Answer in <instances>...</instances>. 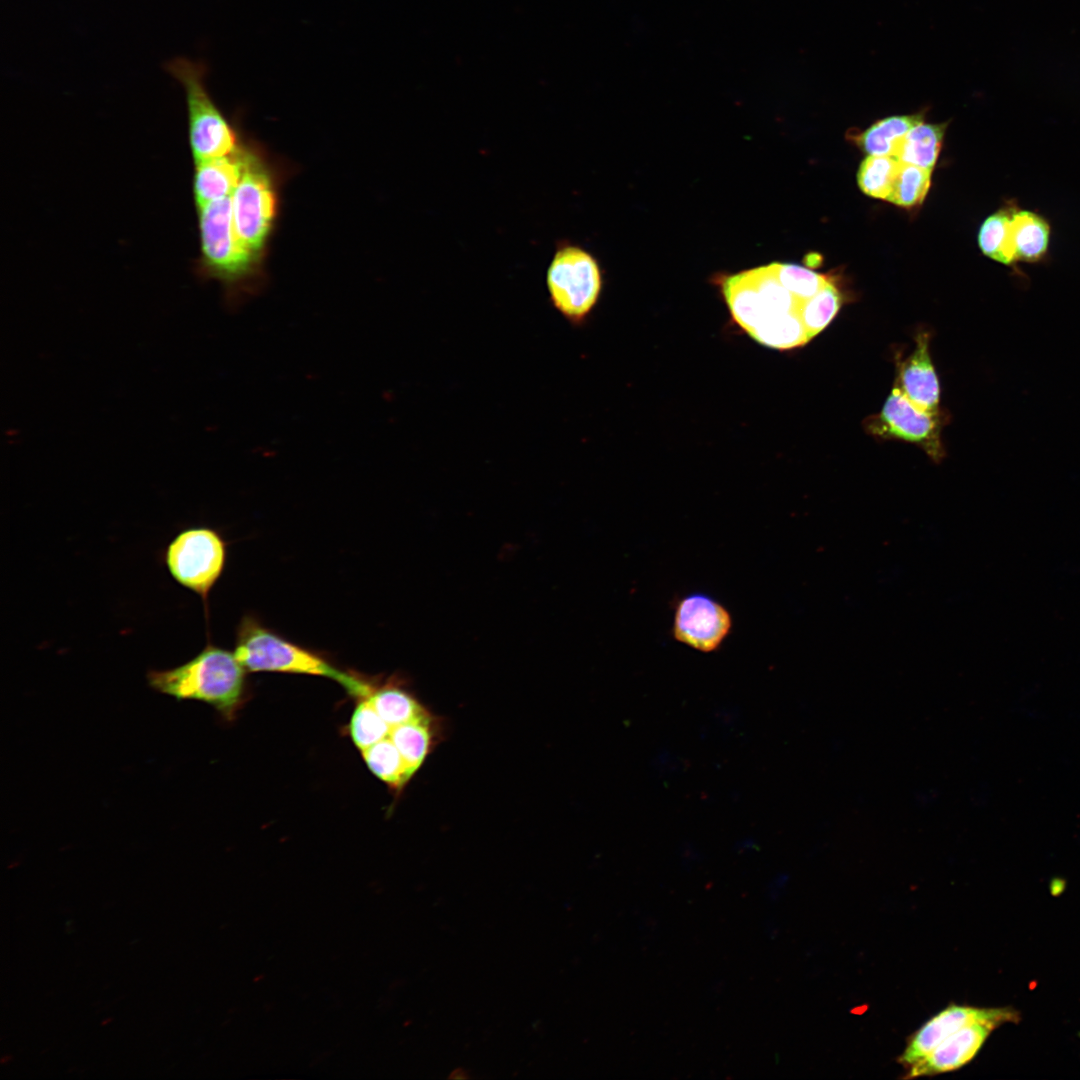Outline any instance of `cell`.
Segmentation results:
<instances>
[{"mask_svg":"<svg viewBox=\"0 0 1080 1080\" xmlns=\"http://www.w3.org/2000/svg\"><path fill=\"white\" fill-rule=\"evenodd\" d=\"M163 67L185 91L189 140L195 163L236 151L240 146L237 135L206 87V63L178 56L166 61Z\"/></svg>","mask_w":1080,"mask_h":1080,"instance_id":"4","label":"cell"},{"mask_svg":"<svg viewBox=\"0 0 1080 1080\" xmlns=\"http://www.w3.org/2000/svg\"><path fill=\"white\" fill-rule=\"evenodd\" d=\"M1011 211L1007 207L993 213L982 223L978 245L982 253L1004 265L1017 262L1011 233Z\"/></svg>","mask_w":1080,"mask_h":1080,"instance_id":"21","label":"cell"},{"mask_svg":"<svg viewBox=\"0 0 1080 1080\" xmlns=\"http://www.w3.org/2000/svg\"><path fill=\"white\" fill-rule=\"evenodd\" d=\"M391 729L367 698L359 700L351 716L349 733L360 751L389 737Z\"/></svg>","mask_w":1080,"mask_h":1080,"instance_id":"26","label":"cell"},{"mask_svg":"<svg viewBox=\"0 0 1080 1080\" xmlns=\"http://www.w3.org/2000/svg\"><path fill=\"white\" fill-rule=\"evenodd\" d=\"M723 294L734 320L747 333L770 320L798 313L799 301L779 282L770 264L728 277Z\"/></svg>","mask_w":1080,"mask_h":1080,"instance_id":"8","label":"cell"},{"mask_svg":"<svg viewBox=\"0 0 1080 1080\" xmlns=\"http://www.w3.org/2000/svg\"><path fill=\"white\" fill-rule=\"evenodd\" d=\"M924 121L922 113L890 116L878 120L858 136V145L868 155L894 156L900 140Z\"/></svg>","mask_w":1080,"mask_h":1080,"instance_id":"19","label":"cell"},{"mask_svg":"<svg viewBox=\"0 0 1080 1080\" xmlns=\"http://www.w3.org/2000/svg\"><path fill=\"white\" fill-rule=\"evenodd\" d=\"M899 166L894 156L868 155L857 172L859 188L870 197L887 200Z\"/></svg>","mask_w":1080,"mask_h":1080,"instance_id":"24","label":"cell"},{"mask_svg":"<svg viewBox=\"0 0 1080 1080\" xmlns=\"http://www.w3.org/2000/svg\"><path fill=\"white\" fill-rule=\"evenodd\" d=\"M941 426L939 415L918 408L896 386L881 411L864 421L865 430L872 436L916 444L936 463L945 456Z\"/></svg>","mask_w":1080,"mask_h":1080,"instance_id":"9","label":"cell"},{"mask_svg":"<svg viewBox=\"0 0 1080 1080\" xmlns=\"http://www.w3.org/2000/svg\"><path fill=\"white\" fill-rule=\"evenodd\" d=\"M931 172L932 170L922 167L900 163L887 201L904 208L921 204L930 187Z\"/></svg>","mask_w":1080,"mask_h":1080,"instance_id":"25","label":"cell"},{"mask_svg":"<svg viewBox=\"0 0 1080 1080\" xmlns=\"http://www.w3.org/2000/svg\"><path fill=\"white\" fill-rule=\"evenodd\" d=\"M246 145L228 155L196 163L194 198L197 208L231 197L237 187L245 164Z\"/></svg>","mask_w":1080,"mask_h":1080,"instance_id":"14","label":"cell"},{"mask_svg":"<svg viewBox=\"0 0 1080 1080\" xmlns=\"http://www.w3.org/2000/svg\"><path fill=\"white\" fill-rule=\"evenodd\" d=\"M148 685L178 700H199L232 720L246 698V670L234 652L208 643L188 662L165 670H149Z\"/></svg>","mask_w":1080,"mask_h":1080,"instance_id":"3","label":"cell"},{"mask_svg":"<svg viewBox=\"0 0 1080 1080\" xmlns=\"http://www.w3.org/2000/svg\"><path fill=\"white\" fill-rule=\"evenodd\" d=\"M201 257L198 273L222 283L227 304L238 306L258 292L264 283V258L254 253L237 236L232 218L231 197L198 208Z\"/></svg>","mask_w":1080,"mask_h":1080,"instance_id":"2","label":"cell"},{"mask_svg":"<svg viewBox=\"0 0 1080 1080\" xmlns=\"http://www.w3.org/2000/svg\"><path fill=\"white\" fill-rule=\"evenodd\" d=\"M930 334L920 331L913 352L898 365L896 386L918 408L940 412V386L929 353Z\"/></svg>","mask_w":1080,"mask_h":1080,"instance_id":"13","label":"cell"},{"mask_svg":"<svg viewBox=\"0 0 1080 1080\" xmlns=\"http://www.w3.org/2000/svg\"><path fill=\"white\" fill-rule=\"evenodd\" d=\"M1011 233L1017 261L1037 262L1045 256L1050 238L1048 222L1040 215L1012 207Z\"/></svg>","mask_w":1080,"mask_h":1080,"instance_id":"17","label":"cell"},{"mask_svg":"<svg viewBox=\"0 0 1080 1080\" xmlns=\"http://www.w3.org/2000/svg\"><path fill=\"white\" fill-rule=\"evenodd\" d=\"M226 557L225 540L218 531L209 527L183 529L163 553V561L171 577L201 597L205 606L212 588L224 571Z\"/></svg>","mask_w":1080,"mask_h":1080,"instance_id":"7","label":"cell"},{"mask_svg":"<svg viewBox=\"0 0 1080 1080\" xmlns=\"http://www.w3.org/2000/svg\"><path fill=\"white\" fill-rule=\"evenodd\" d=\"M779 282L799 301L811 298L829 281L827 276L791 263H771Z\"/></svg>","mask_w":1080,"mask_h":1080,"instance_id":"27","label":"cell"},{"mask_svg":"<svg viewBox=\"0 0 1080 1080\" xmlns=\"http://www.w3.org/2000/svg\"><path fill=\"white\" fill-rule=\"evenodd\" d=\"M367 699L391 728L433 713L409 691L400 678L391 677L384 682L378 679Z\"/></svg>","mask_w":1080,"mask_h":1080,"instance_id":"16","label":"cell"},{"mask_svg":"<svg viewBox=\"0 0 1080 1080\" xmlns=\"http://www.w3.org/2000/svg\"><path fill=\"white\" fill-rule=\"evenodd\" d=\"M998 1027L993 1022H978L961 1028L906 1068L903 1078L938 1075L962 1068L978 1054L991 1032Z\"/></svg>","mask_w":1080,"mask_h":1080,"instance_id":"12","label":"cell"},{"mask_svg":"<svg viewBox=\"0 0 1080 1080\" xmlns=\"http://www.w3.org/2000/svg\"><path fill=\"white\" fill-rule=\"evenodd\" d=\"M1018 1019L1019 1014L1011 1008H979L950 1004L909 1036L897 1062L905 1069L908 1068L967 1025L993 1022L1001 1026L1005 1023H1015Z\"/></svg>","mask_w":1080,"mask_h":1080,"instance_id":"11","label":"cell"},{"mask_svg":"<svg viewBox=\"0 0 1080 1080\" xmlns=\"http://www.w3.org/2000/svg\"><path fill=\"white\" fill-rule=\"evenodd\" d=\"M748 334L758 343L776 349H791L810 341L798 313L770 320Z\"/></svg>","mask_w":1080,"mask_h":1080,"instance_id":"23","label":"cell"},{"mask_svg":"<svg viewBox=\"0 0 1080 1080\" xmlns=\"http://www.w3.org/2000/svg\"><path fill=\"white\" fill-rule=\"evenodd\" d=\"M368 769L400 794L413 777L401 753L390 737L361 751Z\"/></svg>","mask_w":1080,"mask_h":1080,"instance_id":"20","label":"cell"},{"mask_svg":"<svg viewBox=\"0 0 1080 1080\" xmlns=\"http://www.w3.org/2000/svg\"><path fill=\"white\" fill-rule=\"evenodd\" d=\"M235 232L244 245L264 258L278 215L275 175L262 152L246 146L241 179L231 195Z\"/></svg>","mask_w":1080,"mask_h":1080,"instance_id":"5","label":"cell"},{"mask_svg":"<svg viewBox=\"0 0 1080 1080\" xmlns=\"http://www.w3.org/2000/svg\"><path fill=\"white\" fill-rule=\"evenodd\" d=\"M234 655L249 672H280L330 678L358 700L367 698L377 682L357 672L337 667L327 657L282 637L250 615L244 616L238 625Z\"/></svg>","mask_w":1080,"mask_h":1080,"instance_id":"1","label":"cell"},{"mask_svg":"<svg viewBox=\"0 0 1080 1080\" xmlns=\"http://www.w3.org/2000/svg\"><path fill=\"white\" fill-rule=\"evenodd\" d=\"M732 628L729 609L704 592L689 593L676 603L672 636L694 650L703 653L719 650Z\"/></svg>","mask_w":1080,"mask_h":1080,"instance_id":"10","label":"cell"},{"mask_svg":"<svg viewBox=\"0 0 1080 1080\" xmlns=\"http://www.w3.org/2000/svg\"><path fill=\"white\" fill-rule=\"evenodd\" d=\"M842 303L839 290L829 279L811 298L799 303L798 315L809 339L823 331L838 313Z\"/></svg>","mask_w":1080,"mask_h":1080,"instance_id":"22","label":"cell"},{"mask_svg":"<svg viewBox=\"0 0 1080 1080\" xmlns=\"http://www.w3.org/2000/svg\"><path fill=\"white\" fill-rule=\"evenodd\" d=\"M551 305L571 324L584 322L602 290V273L597 259L568 239L556 242L546 271Z\"/></svg>","mask_w":1080,"mask_h":1080,"instance_id":"6","label":"cell"},{"mask_svg":"<svg viewBox=\"0 0 1080 1080\" xmlns=\"http://www.w3.org/2000/svg\"><path fill=\"white\" fill-rule=\"evenodd\" d=\"M946 124L924 121L911 128L900 140L894 157L904 164L933 170L941 149Z\"/></svg>","mask_w":1080,"mask_h":1080,"instance_id":"18","label":"cell"},{"mask_svg":"<svg viewBox=\"0 0 1080 1080\" xmlns=\"http://www.w3.org/2000/svg\"><path fill=\"white\" fill-rule=\"evenodd\" d=\"M447 729V719L432 713L393 727L389 737L414 776L426 758L445 740Z\"/></svg>","mask_w":1080,"mask_h":1080,"instance_id":"15","label":"cell"}]
</instances>
